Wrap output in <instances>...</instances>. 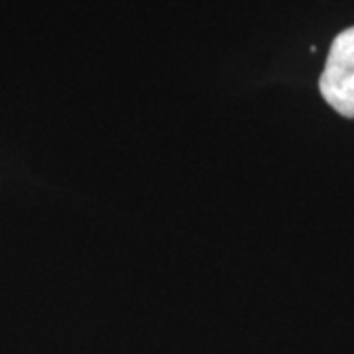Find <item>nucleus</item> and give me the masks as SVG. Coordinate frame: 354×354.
<instances>
[{
    "instance_id": "f257e3e1",
    "label": "nucleus",
    "mask_w": 354,
    "mask_h": 354,
    "mask_svg": "<svg viewBox=\"0 0 354 354\" xmlns=\"http://www.w3.org/2000/svg\"><path fill=\"white\" fill-rule=\"evenodd\" d=\"M319 88L337 113L354 118V26L333 39Z\"/></svg>"
}]
</instances>
